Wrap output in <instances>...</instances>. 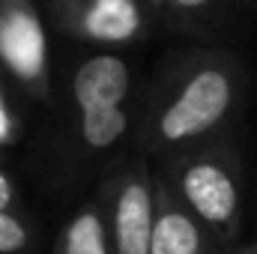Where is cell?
I'll use <instances>...</instances> for the list:
<instances>
[{"label": "cell", "instance_id": "cell-1", "mask_svg": "<svg viewBox=\"0 0 257 254\" xmlns=\"http://www.w3.org/2000/svg\"><path fill=\"white\" fill-rule=\"evenodd\" d=\"M242 84V69L227 54L192 60L153 117V141L162 147L215 141L239 108Z\"/></svg>", "mask_w": 257, "mask_h": 254}, {"label": "cell", "instance_id": "cell-2", "mask_svg": "<svg viewBox=\"0 0 257 254\" xmlns=\"http://www.w3.org/2000/svg\"><path fill=\"white\" fill-rule=\"evenodd\" d=\"M174 194L200 218V224L218 239L230 242L242 221V168L239 156L212 141L186 156L174 171Z\"/></svg>", "mask_w": 257, "mask_h": 254}, {"label": "cell", "instance_id": "cell-3", "mask_svg": "<svg viewBox=\"0 0 257 254\" xmlns=\"http://www.w3.org/2000/svg\"><path fill=\"white\" fill-rule=\"evenodd\" d=\"M0 63L33 93L48 90V36L33 0H0Z\"/></svg>", "mask_w": 257, "mask_h": 254}, {"label": "cell", "instance_id": "cell-4", "mask_svg": "<svg viewBox=\"0 0 257 254\" xmlns=\"http://www.w3.org/2000/svg\"><path fill=\"white\" fill-rule=\"evenodd\" d=\"M54 12L66 30L99 45H123L144 30L138 0H60Z\"/></svg>", "mask_w": 257, "mask_h": 254}, {"label": "cell", "instance_id": "cell-5", "mask_svg": "<svg viewBox=\"0 0 257 254\" xmlns=\"http://www.w3.org/2000/svg\"><path fill=\"white\" fill-rule=\"evenodd\" d=\"M156 224V189L147 174L135 171L120 183L111 206V245L114 254H150Z\"/></svg>", "mask_w": 257, "mask_h": 254}, {"label": "cell", "instance_id": "cell-6", "mask_svg": "<svg viewBox=\"0 0 257 254\" xmlns=\"http://www.w3.org/2000/svg\"><path fill=\"white\" fill-rule=\"evenodd\" d=\"M209 239L215 236L174 191H156V224H153L150 254H206Z\"/></svg>", "mask_w": 257, "mask_h": 254}, {"label": "cell", "instance_id": "cell-7", "mask_svg": "<svg viewBox=\"0 0 257 254\" xmlns=\"http://www.w3.org/2000/svg\"><path fill=\"white\" fill-rule=\"evenodd\" d=\"M78 114L99 108H123L128 96V66L117 54H93L72 78Z\"/></svg>", "mask_w": 257, "mask_h": 254}, {"label": "cell", "instance_id": "cell-8", "mask_svg": "<svg viewBox=\"0 0 257 254\" xmlns=\"http://www.w3.org/2000/svg\"><path fill=\"white\" fill-rule=\"evenodd\" d=\"M57 254H114L111 233L99 206H84L60 233Z\"/></svg>", "mask_w": 257, "mask_h": 254}, {"label": "cell", "instance_id": "cell-9", "mask_svg": "<svg viewBox=\"0 0 257 254\" xmlns=\"http://www.w3.org/2000/svg\"><path fill=\"white\" fill-rule=\"evenodd\" d=\"M128 129L126 108H99L81 114V138L90 150H108L114 147Z\"/></svg>", "mask_w": 257, "mask_h": 254}, {"label": "cell", "instance_id": "cell-10", "mask_svg": "<svg viewBox=\"0 0 257 254\" xmlns=\"http://www.w3.org/2000/svg\"><path fill=\"white\" fill-rule=\"evenodd\" d=\"M27 245H30L27 224L0 206V254H21Z\"/></svg>", "mask_w": 257, "mask_h": 254}, {"label": "cell", "instance_id": "cell-11", "mask_svg": "<svg viewBox=\"0 0 257 254\" xmlns=\"http://www.w3.org/2000/svg\"><path fill=\"white\" fill-rule=\"evenodd\" d=\"M215 3H221V0H165V6L174 9V12H180V15H197V12H206V9H212Z\"/></svg>", "mask_w": 257, "mask_h": 254}, {"label": "cell", "instance_id": "cell-12", "mask_svg": "<svg viewBox=\"0 0 257 254\" xmlns=\"http://www.w3.org/2000/svg\"><path fill=\"white\" fill-rule=\"evenodd\" d=\"M12 138H15V117H12V111L3 99V90H0V147L9 144Z\"/></svg>", "mask_w": 257, "mask_h": 254}, {"label": "cell", "instance_id": "cell-13", "mask_svg": "<svg viewBox=\"0 0 257 254\" xmlns=\"http://www.w3.org/2000/svg\"><path fill=\"white\" fill-rule=\"evenodd\" d=\"M12 197H15V189H12V180H9V177L3 174V168H0V206H3V209H9Z\"/></svg>", "mask_w": 257, "mask_h": 254}, {"label": "cell", "instance_id": "cell-14", "mask_svg": "<svg viewBox=\"0 0 257 254\" xmlns=\"http://www.w3.org/2000/svg\"><path fill=\"white\" fill-rule=\"evenodd\" d=\"M239 254H257V242H254V245H248V248H242Z\"/></svg>", "mask_w": 257, "mask_h": 254}, {"label": "cell", "instance_id": "cell-15", "mask_svg": "<svg viewBox=\"0 0 257 254\" xmlns=\"http://www.w3.org/2000/svg\"><path fill=\"white\" fill-rule=\"evenodd\" d=\"M150 3H153V6H162V3H165V0H150Z\"/></svg>", "mask_w": 257, "mask_h": 254}]
</instances>
